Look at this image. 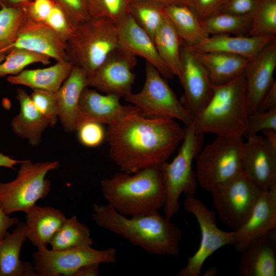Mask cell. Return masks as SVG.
<instances>
[{"label":"cell","mask_w":276,"mask_h":276,"mask_svg":"<svg viewBox=\"0 0 276 276\" xmlns=\"http://www.w3.org/2000/svg\"><path fill=\"white\" fill-rule=\"evenodd\" d=\"M185 132L176 120L146 117L137 110L107 125L105 141L121 171L133 173L167 161Z\"/></svg>","instance_id":"1"},{"label":"cell","mask_w":276,"mask_h":276,"mask_svg":"<svg viewBox=\"0 0 276 276\" xmlns=\"http://www.w3.org/2000/svg\"><path fill=\"white\" fill-rule=\"evenodd\" d=\"M92 218L98 226L121 236L132 244L156 255L176 256L181 230L158 211L130 218L108 204L93 205Z\"/></svg>","instance_id":"2"},{"label":"cell","mask_w":276,"mask_h":276,"mask_svg":"<svg viewBox=\"0 0 276 276\" xmlns=\"http://www.w3.org/2000/svg\"><path fill=\"white\" fill-rule=\"evenodd\" d=\"M103 197L124 216L144 215L164 207L166 190L158 166L133 173L118 172L101 181Z\"/></svg>","instance_id":"3"},{"label":"cell","mask_w":276,"mask_h":276,"mask_svg":"<svg viewBox=\"0 0 276 276\" xmlns=\"http://www.w3.org/2000/svg\"><path fill=\"white\" fill-rule=\"evenodd\" d=\"M244 75L215 85L213 95L203 109L194 116L196 132L216 136L243 137L248 117Z\"/></svg>","instance_id":"4"},{"label":"cell","mask_w":276,"mask_h":276,"mask_svg":"<svg viewBox=\"0 0 276 276\" xmlns=\"http://www.w3.org/2000/svg\"><path fill=\"white\" fill-rule=\"evenodd\" d=\"M118 47L117 23L105 17H89L74 26L65 41L68 60L87 76Z\"/></svg>","instance_id":"5"},{"label":"cell","mask_w":276,"mask_h":276,"mask_svg":"<svg viewBox=\"0 0 276 276\" xmlns=\"http://www.w3.org/2000/svg\"><path fill=\"white\" fill-rule=\"evenodd\" d=\"M204 134L196 132L193 122L185 127V132L179 151L170 163L158 166L166 190L164 205L165 217L171 219L180 210V195L195 196L198 184L193 160L200 151Z\"/></svg>","instance_id":"6"},{"label":"cell","mask_w":276,"mask_h":276,"mask_svg":"<svg viewBox=\"0 0 276 276\" xmlns=\"http://www.w3.org/2000/svg\"><path fill=\"white\" fill-rule=\"evenodd\" d=\"M58 161L33 163L22 160L16 177L8 182H0V208L7 215L27 213L51 190L47 173L57 169Z\"/></svg>","instance_id":"7"},{"label":"cell","mask_w":276,"mask_h":276,"mask_svg":"<svg viewBox=\"0 0 276 276\" xmlns=\"http://www.w3.org/2000/svg\"><path fill=\"white\" fill-rule=\"evenodd\" d=\"M243 137L216 136L196 157L197 182L210 192L242 172Z\"/></svg>","instance_id":"8"},{"label":"cell","mask_w":276,"mask_h":276,"mask_svg":"<svg viewBox=\"0 0 276 276\" xmlns=\"http://www.w3.org/2000/svg\"><path fill=\"white\" fill-rule=\"evenodd\" d=\"M164 78L152 65L146 62L143 88L139 93L132 92L124 100L135 107L144 117L171 118L188 126L192 123L193 116L179 101Z\"/></svg>","instance_id":"9"},{"label":"cell","mask_w":276,"mask_h":276,"mask_svg":"<svg viewBox=\"0 0 276 276\" xmlns=\"http://www.w3.org/2000/svg\"><path fill=\"white\" fill-rule=\"evenodd\" d=\"M262 191L242 172L210 192L220 221L236 231L246 221Z\"/></svg>","instance_id":"10"},{"label":"cell","mask_w":276,"mask_h":276,"mask_svg":"<svg viewBox=\"0 0 276 276\" xmlns=\"http://www.w3.org/2000/svg\"><path fill=\"white\" fill-rule=\"evenodd\" d=\"M183 206L196 219L200 231L201 240L197 251L188 258L187 264L177 273L178 276H199L206 259L220 248L232 245L235 241L234 231L226 232L219 228L215 214L200 200L186 197Z\"/></svg>","instance_id":"11"},{"label":"cell","mask_w":276,"mask_h":276,"mask_svg":"<svg viewBox=\"0 0 276 276\" xmlns=\"http://www.w3.org/2000/svg\"><path fill=\"white\" fill-rule=\"evenodd\" d=\"M114 247L98 250L91 247H75L63 250L37 247L32 255L37 276H74L82 267L91 264L116 262Z\"/></svg>","instance_id":"12"},{"label":"cell","mask_w":276,"mask_h":276,"mask_svg":"<svg viewBox=\"0 0 276 276\" xmlns=\"http://www.w3.org/2000/svg\"><path fill=\"white\" fill-rule=\"evenodd\" d=\"M137 64L136 56L119 46L91 75L87 86L106 94L124 98L132 93Z\"/></svg>","instance_id":"13"},{"label":"cell","mask_w":276,"mask_h":276,"mask_svg":"<svg viewBox=\"0 0 276 276\" xmlns=\"http://www.w3.org/2000/svg\"><path fill=\"white\" fill-rule=\"evenodd\" d=\"M181 68L178 78L183 90V106L195 116L206 106L214 89L209 74L191 49L181 47Z\"/></svg>","instance_id":"14"},{"label":"cell","mask_w":276,"mask_h":276,"mask_svg":"<svg viewBox=\"0 0 276 276\" xmlns=\"http://www.w3.org/2000/svg\"><path fill=\"white\" fill-rule=\"evenodd\" d=\"M242 172L263 191L276 187V148L264 136L244 141Z\"/></svg>","instance_id":"15"},{"label":"cell","mask_w":276,"mask_h":276,"mask_svg":"<svg viewBox=\"0 0 276 276\" xmlns=\"http://www.w3.org/2000/svg\"><path fill=\"white\" fill-rule=\"evenodd\" d=\"M276 38L249 61L244 72L249 114L256 111L264 96L275 80Z\"/></svg>","instance_id":"16"},{"label":"cell","mask_w":276,"mask_h":276,"mask_svg":"<svg viewBox=\"0 0 276 276\" xmlns=\"http://www.w3.org/2000/svg\"><path fill=\"white\" fill-rule=\"evenodd\" d=\"M119 96L102 94L94 88L86 87L80 98L76 130L81 124L89 121L108 125L138 110L131 104L122 105Z\"/></svg>","instance_id":"17"},{"label":"cell","mask_w":276,"mask_h":276,"mask_svg":"<svg viewBox=\"0 0 276 276\" xmlns=\"http://www.w3.org/2000/svg\"><path fill=\"white\" fill-rule=\"evenodd\" d=\"M276 229V187L262 192L248 218L234 231L233 246L241 252L256 238Z\"/></svg>","instance_id":"18"},{"label":"cell","mask_w":276,"mask_h":276,"mask_svg":"<svg viewBox=\"0 0 276 276\" xmlns=\"http://www.w3.org/2000/svg\"><path fill=\"white\" fill-rule=\"evenodd\" d=\"M12 48H20L39 53L56 62L68 61L65 52V42L49 26L35 21L26 16Z\"/></svg>","instance_id":"19"},{"label":"cell","mask_w":276,"mask_h":276,"mask_svg":"<svg viewBox=\"0 0 276 276\" xmlns=\"http://www.w3.org/2000/svg\"><path fill=\"white\" fill-rule=\"evenodd\" d=\"M119 46L144 58L165 78L174 75L159 56L152 37L128 13L117 23Z\"/></svg>","instance_id":"20"},{"label":"cell","mask_w":276,"mask_h":276,"mask_svg":"<svg viewBox=\"0 0 276 276\" xmlns=\"http://www.w3.org/2000/svg\"><path fill=\"white\" fill-rule=\"evenodd\" d=\"M241 253V276L276 275V229L254 239Z\"/></svg>","instance_id":"21"},{"label":"cell","mask_w":276,"mask_h":276,"mask_svg":"<svg viewBox=\"0 0 276 276\" xmlns=\"http://www.w3.org/2000/svg\"><path fill=\"white\" fill-rule=\"evenodd\" d=\"M275 38L276 35L250 36L218 34L209 36L192 48L202 52H223L250 59Z\"/></svg>","instance_id":"22"},{"label":"cell","mask_w":276,"mask_h":276,"mask_svg":"<svg viewBox=\"0 0 276 276\" xmlns=\"http://www.w3.org/2000/svg\"><path fill=\"white\" fill-rule=\"evenodd\" d=\"M87 77L82 69L74 66L67 78L56 91L59 118L66 132L76 130L80 98L87 87Z\"/></svg>","instance_id":"23"},{"label":"cell","mask_w":276,"mask_h":276,"mask_svg":"<svg viewBox=\"0 0 276 276\" xmlns=\"http://www.w3.org/2000/svg\"><path fill=\"white\" fill-rule=\"evenodd\" d=\"M26 237L25 222H18L12 233L0 240V276H37L34 266L20 259Z\"/></svg>","instance_id":"24"},{"label":"cell","mask_w":276,"mask_h":276,"mask_svg":"<svg viewBox=\"0 0 276 276\" xmlns=\"http://www.w3.org/2000/svg\"><path fill=\"white\" fill-rule=\"evenodd\" d=\"M26 237L37 248L47 246L66 220L59 210L35 205L26 213Z\"/></svg>","instance_id":"25"},{"label":"cell","mask_w":276,"mask_h":276,"mask_svg":"<svg viewBox=\"0 0 276 276\" xmlns=\"http://www.w3.org/2000/svg\"><path fill=\"white\" fill-rule=\"evenodd\" d=\"M16 97L19 102L20 111L12 120V130L20 137L28 140L32 146H37L49 123L25 90L17 88Z\"/></svg>","instance_id":"26"},{"label":"cell","mask_w":276,"mask_h":276,"mask_svg":"<svg viewBox=\"0 0 276 276\" xmlns=\"http://www.w3.org/2000/svg\"><path fill=\"white\" fill-rule=\"evenodd\" d=\"M189 47L208 71L214 85L227 83L243 74L250 60L225 53L202 52Z\"/></svg>","instance_id":"27"},{"label":"cell","mask_w":276,"mask_h":276,"mask_svg":"<svg viewBox=\"0 0 276 276\" xmlns=\"http://www.w3.org/2000/svg\"><path fill=\"white\" fill-rule=\"evenodd\" d=\"M73 66L69 61L57 62L48 67L26 70L17 75L9 76L7 81L11 84L22 85L32 89L56 91L67 78Z\"/></svg>","instance_id":"28"},{"label":"cell","mask_w":276,"mask_h":276,"mask_svg":"<svg viewBox=\"0 0 276 276\" xmlns=\"http://www.w3.org/2000/svg\"><path fill=\"white\" fill-rule=\"evenodd\" d=\"M164 11L181 40L187 46L195 47L209 36L198 16L189 6L167 5H164Z\"/></svg>","instance_id":"29"},{"label":"cell","mask_w":276,"mask_h":276,"mask_svg":"<svg viewBox=\"0 0 276 276\" xmlns=\"http://www.w3.org/2000/svg\"><path fill=\"white\" fill-rule=\"evenodd\" d=\"M181 40L165 14L164 20L155 33L153 41L161 59L174 76L178 77L181 68Z\"/></svg>","instance_id":"30"},{"label":"cell","mask_w":276,"mask_h":276,"mask_svg":"<svg viewBox=\"0 0 276 276\" xmlns=\"http://www.w3.org/2000/svg\"><path fill=\"white\" fill-rule=\"evenodd\" d=\"M93 243L89 228L73 216L66 219L49 244L52 249L60 250L75 247H91Z\"/></svg>","instance_id":"31"},{"label":"cell","mask_w":276,"mask_h":276,"mask_svg":"<svg viewBox=\"0 0 276 276\" xmlns=\"http://www.w3.org/2000/svg\"><path fill=\"white\" fill-rule=\"evenodd\" d=\"M252 17V15H237L220 12L200 21L209 36L218 34L248 36Z\"/></svg>","instance_id":"32"},{"label":"cell","mask_w":276,"mask_h":276,"mask_svg":"<svg viewBox=\"0 0 276 276\" xmlns=\"http://www.w3.org/2000/svg\"><path fill=\"white\" fill-rule=\"evenodd\" d=\"M164 5L150 0L133 1L128 3V13L153 40L165 17Z\"/></svg>","instance_id":"33"},{"label":"cell","mask_w":276,"mask_h":276,"mask_svg":"<svg viewBox=\"0 0 276 276\" xmlns=\"http://www.w3.org/2000/svg\"><path fill=\"white\" fill-rule=\"evenodd\" d=\"M50 59L48 56L28 50L11 49L0 64V77L17 75L26 66L33 63L48 64L50 63Z\"/></svg>","instance_id":"34"},{"label":"cell","mask_w":276,"mask_h":276,"mask_svg":"<svg viewBox=\"0 0 276 276\" xmlns=\"http://www.w3.org/2000/svg\"><path fill=\"white\" fill-rule=\"evenodd\" d=\"M26 17L23 7L0 9V52L7 53L16 39L19 28Z\"/></svg>","instance_id":"35"},{"label":"cell","mask_w":276,"mask_h":276,"mask_svg":"<svg viewBox=\"0 0 276 276\" xmlns=\"http://www.w3.org/2000/svg\"><path fill=\"white\" fill-rule=\"evenodd\" d=\"M276 35V0H260L252 14L248 36Z\"/></svg>","instance_id":"36"},{"label":"cell","mask_w":276,"mask_h":276,"mask_svg":"<svg viewBox=\"0 0 276 276\" xmlns=\"http://www.w3.org/2000/svg\"><path fill=\"white\" fill-rule=\"evenodd\" d=\"M90 17H105L118 23L128 13L126 0H85Z\"/></svg>","instance_id":"37"},{"label":"cell","mask_w":276,"mask_h":276,"mask_svg":"<svg viewBox=\"0 0 276 276\" xmlns=\"http://www.w3.org/2000/svg\"><path fill=\"white\" fill-rule=\"evenodd\" d=\"M30 96L37 108L48 120L49 125L54 126L59 118L56 91L34 89Z\"/></svg>","instance_id":"38"},{"label":"cell","mask_w":276,"mask_h":276,"mask_svg":"<svg viewBox=\"0 0 276 276\" xmlns=\"http://www.w3.org/2000/svg\"><path fill=\"white\" fill-rule=\"evenodd\" d=\"M267 129L276 130V107L265 111H256L249 114L243 137L246 139Z\"/></svg>","instance_id":"39"},{"label":"cell","mask_w":276,"mask_h":276,"mask_svg":"<svg viewBox=\"0 0 276 276\" xmlns=\"http://www.w3.org/2000/svg\"><path fill=\"white\" fill-rule=\"evenodd\" d=\"M76 130L79 142L85 147H98L105 140L106 129L101 123L86 122L81 124Z\"/></svg>","instance_id":"40"},{"label":"cell","mask_w":276,"mask_h":276,"mask_svg":"<svg viewBox=\"0 0 276 276\" xmlns=\"http://www.w3.org/2000/svg\"><path fill=\"white\" fill-rule=\"evenodd\" d=\"M52 1L62 9L73 27L90 17L85 0Z\"/></svg>","instance_id":"41"},{"label":"cell","mask_w":276,"mask_h":276,"mask_svg":"<svg viewBox=\"0 0 276 276\" xmlns=\"http://www.w3.org/2000/svg\"><path fill=\"white\" fill-rule=\"evenodd\" d=\"M54 5L52 0H32L22 7L28 18L43 24Z\"/></svg>","instance_id":"42"},{"label":"cell","mask_w":276,"mask_h":276,"mask_svg":"<svg viewBox=\"0 0 276 276\" xmlns=\"http://www.w3.org/2000/svg\"><path fill=\"white\" fill-rule=\"evenodd\" d=\"M226 0H189L200 20L220 13Z\"/></svg>","instance_id":"43"},{"label":"cell","mask_w":276,"mask_h":276,"mask_svg":"<svg viewBox=\"0 0 276 276\" xmlns=\"http://www.w3.org/2000/svg\"><path fill=\"white\" fill-rule=\"evenodd\" d=\"M260 0H226L221 12L237 15H250L254 13Z\"/></svg>","instance_id":"44"},{"label":"cell","mask_w":276,"mask_h":276,"mask_svg":"<svg viewBox=\"0 0 276 276\" xmlns=\"http://www.w3.org/2000/svg\"><path fill=\"white\" fill-rule=\"evenodd\" d=\"M274 107H276L275 80L264 96L257 111H265Z\"/></svg>","instance_id":"45"},{"label":"cell","mask_w":276,"mask_h":276,"mask_svg":"<svg viewBox=\"0 0 276 276\" xmlns=\"http://www.w3.org/2000/svg\"><path fill=\"white\" fill-rule=\"evenodd\" d=\"M18 222V218L9 217L0 208V240L4 238L8 228L16 225Z\"/></svg>","instance_id":"46"},{"label":"cell","mask_w":276,"mask_h":276,"mask_svg":"<svg viewBox=\"0 0 276 276\" xmlns=\"http://www.w3.org/2000/svg\"><path fill=\"white\" fill-rule=\"evenodd\" d=\"M100 264H91L80 268L74 276H97L99 275Z\"/></svg>","instance_id":"47"},{"label":"cell","mask_w":276,"mask_h":276,"mask_svg":"<svg viewBox=\"0 0 276 276\" xmlns=\"http://www.w3.org/2000/svg\"><path fill=\"white\" fill-rule=\"evenodd\" d=\"M21 162L22 160L13 159L9 156L0 153V167L13 169L14 166Z\"/></svg>","instance_id":"48"},{"label":"cell","mask_w":276,"mask_h":276,"mask_svg":"<svg viewBox=\"0 0 276 276\" xmlns=\"http://www.w3.org/2000/svg\"><path fill=\"white\" fill-rule=\"evenodd\" d=\"M32 0H0V9L2 7H21Z\"/></svg>","instance_id":"49"},{"label":"cell","mask_w":276,"mask_h":276,"mask_svg":"<svg viewBox=\"0 0 276 276\" xmlns=\"http://www.w3.org/2000/svg\"><path fill=\"white\" fill-rule=\"evenodd\" d=\"M127 3L136 0H126ZM162 3L165 5H186L190 6L189 0H150Z\"/></svg>","instance_id":"50"},{"label":"cell","mask_w":276,"mask_h":276,"mask_svg":"<svg viewBox=\"0 0 276 276\" xmlns=\"http://www.w3.org/2000/svg\"><path fill=\"white\" fill-rule=\"evenodd\" d=\"M267 141L276 148V130L267 129L262 131Z\"/></svg>","instance_id":"51"},{"label":"cell","mask_w":276,"mask_h":276,"mask_svg":"<svg viewBox=\"0 0 276 276\" xmlns=\"http://www.w3.org/2000/svg\"><path fill=\"white\" fill-rule=\"evenodd\" d=\"M7 53L4 52H0V64L4 60Z\"/></svg>","instance_id":"52"}]
</instances>
